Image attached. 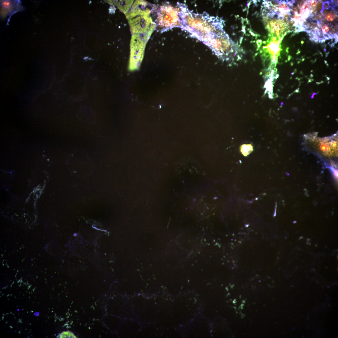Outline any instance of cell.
I'll use <instances>...</instances> for the list:
<instances>
[{
	"label": "cell",
	"mask_w": 338,
	"mask_h": 338,
	"mask_svg": "<svg viewBox=\"0 0 338 338\" xmlns=\"http://www.w3.org/2000/svg\"><path fill=\"white\" fill-rule=\"evenodd\" d=\"M182 29L203 43L224 30V21L220 18L210 16L204 12L195 13L185 4H180Z\"/></svg>",
	"instance_id": "cell-1"
},
{
	"label": "cell",
	"mask_w": 338,
	"mask_h": 338,
	"mask_svg": "<svg viewBox=\"0 0 338 338\" xmlns=\"http://www.w3.org/2000/svg\"><path fill=\"white\" fill-rule=\"evenodd\" d=\"M203 43L223 61L232 63L241 59L239 46L224 30Z\"/></svg>",
	"instance_id": "cell-2"
},
{
	"label": "cell",
	"mask_w": 338,
	"mask_h": 338,
	"mask_svg": "<svg viewBox=\"0 0 338 338\" xmlns=\"http://www.w3.org/2000/svg\"><path fill=\"white\" fill-rule=\"evenodd\" d=\"M307 147L317 154L330 158L338 155V139L337 135L320 138L314 134H309L305 136Z\"/></svg>",
	"instance_id": "cell-3"
},
{
	"label": "cell",
	"mask_w": 338,
	"mask_h": 338,
	"mask_svg": "<svg viewBox=\"0 0 338 338\" xmlns=\"http://www.w3.org/2000/svg\"><path fill=\"white\" fill-rule=\"evenodd\" d=\"M158 16V24L165 29L182 26L180 3L176 7L168 5L162 6Z\"/></svg>",
	"instance_id": "cell-4"
},
{
	"label": "cell",
	"mask_w": 338,
	"mask_h": 338,
	"mask_svg": "<svg viewBox=\"0 0 338 338\" xmlns=\"http://www.w3.org/2000/svg\"><path fill=\"white\" fill-rule=\"evenodd\" d=\"M253 150V147L251 144H244L240 148V152L245 156L249 155Z\"/></svg>",
	"instance_id": "cell-5"
},
{
	"label": "cell",
	"mask_w": 338,
	"mask_h": 338,
	"mask_svg": "<svg viewBox=\"0 0 338 338\" xmlns=\"http://www.w3.org/2000/svg\"><path fill=\"white\" fill-rule=\"evenodd\" d=\"M335 11L334 10L333 11H332L329 12L324 10L322 13H323V14L325 16V19L327 21L332 22L334 21L337 17Z\"/></svg>",
	"instance_id": "cell-6"
},
{
	"label": "cell",
	"mask_w": 338,
	"mask_h": 338,
	"mask_svg": "<svg viewBox=\"0 0 338 338\" xmlns=\"http://www.w3.org/2000/svg\"><path fill=\"white\" fill-rule=\"evenodd\" d=\"M76 337L74 334L71 331H64L59 336L60 338H74Z\"/></svg>",
	"instance_id": "cell-7"
},
{
	"label": "cell",
	"mask_w": 338,
	"mask_h": 338,
	"mask_svg": "<svg viewBox=\"0 0 338 338\" xmlns=\"http://www.w3.org/2000/svg\"><path fill=\"white\" fill-rule=\"evenodd\" d=\"M322 6V9L321 11V12L322 13L324 9L327 10H329L331 7L330 3L329 1L325 2H324Z\"/></svg>",
	"instance_id": "cell-8"
},
{
	"label": "cell",
	"mask_w": 338,
	"mask_h": 338,
	"mask_svg": "<svg viewBox=\"0 0 338 338\" xmlns=\"http://www.w3.org/2000/svg\"><path fill=\"white\" fill-rule=\"evenodd\" d=\"M318 1H307L306 3L307 5L311 8V7H315L318 4Z\"/></svg>",
	"instance_id": "cell-9"
},
{
	"label": "cell",
	"mask_w": 338,
	"mask_h": 338,
	"mask_svg": "<svg viewBox=\"0 0 338 338\" xmlns=\"http://www.w3.org/2000/svg\"><path fill=\"white\" fill-rule=\"evenodd\" d=\"M2 6L4 9L10 8L11 6V2L10 1H6L2 2Z\"/></svg>",
	"instance_id": "cell-10"
}]
</instances>
